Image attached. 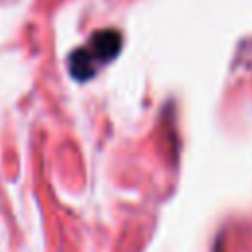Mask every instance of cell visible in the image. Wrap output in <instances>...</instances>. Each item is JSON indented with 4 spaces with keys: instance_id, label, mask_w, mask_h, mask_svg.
<instances>
[{
    "instance_id": "cell-1",
    "label": "cell",
    "mask_w": 252,
    "mask_h": 252,
    "mask_svg": "<svg viewBox=\"0 0 252 252\" xmlns=\"http://www.w3.org/2000/svg\"><path fill=\"white\" fill-rule=\"evenodd\" d=\"M122 45V35L116 30H98L91 35V39L77 47L69 55V73L77 81L91 79L100 65L112 61Z\"/></svg>"
}]
</instances>
